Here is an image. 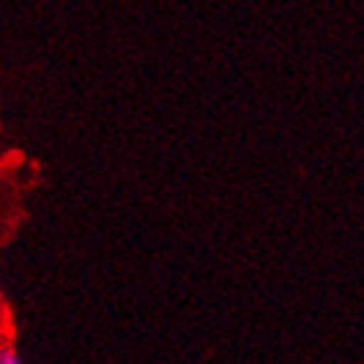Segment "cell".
Returning <instances> with one entry per match:
<instances>
[{"instance_id": "cell-1", "label": "cell", "mask_w": 364, "mask_h": 364, "mask_svg": "<svg viewBox=\"0 0 364 364\" xmlns=\"http://www.w3.org/2000/svg\"><path fill=\"white\" fill-rule=\"evenodd\" d=\"M0 364H23V359H21V354L16 352V346L3 344L0 346Z\"/></svg>"}, {"instance_id": "cell-2", "label": "cell", "mask_w": 364, "mask_h": 364, "mask_svg": "<svg viewBox=\"0 0 364 364\" xmlns=\"http://www.w3.org/2000/svg\"><path fill=\"white\" fill-rule=\"evenodd\" d=\"M0 323H3V293H0Z\"/></svg>"}]
</instances>
